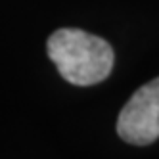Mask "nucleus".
Segmentation results:
<instances>
[{"instance_id":"1","label":"nucleus","mask_w":159,"mask_h":159,"mask_svg":"<svg viewBox=\"0 0 159 159\" xmlns=\"http://www.w3.org/2000/svg\"><path fill=\"white\" fill-rule=\"evenodd\" d=\"M48 56L60 75L77 86L106 81L113 69L111 44L81 29H58L48 39Z\"/></svg>"},{"instance_id":"2","label":"nucleus","mask_w":159,"mask_h":159,"mask_svg":"<svg viewBox=\"0 0 159 159\" xmlns=\"http://www.w3.org/2000/svg\"><path fill=\"white\" fill-rule=\"evenodd\" d=\"M117 132L134 146H148L159 138V77L138 88L125 104L117 119Z\"/></svg>"}]
</instances>
